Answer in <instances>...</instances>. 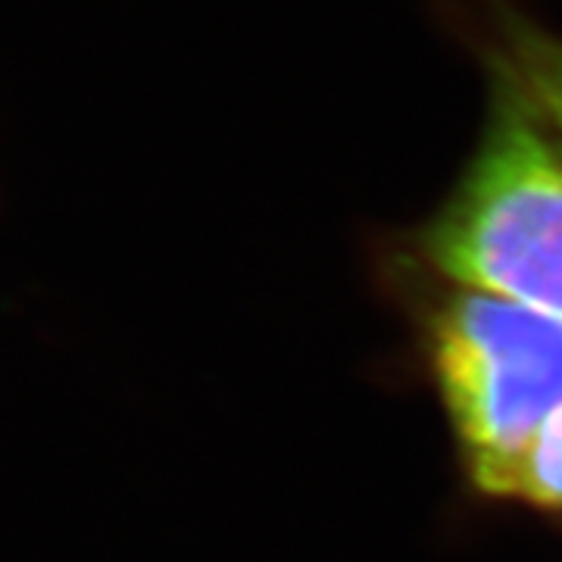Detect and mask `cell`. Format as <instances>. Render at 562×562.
<instances>
[{"label":"cell","mask_w":562,"mask_h":562,"mask_svg":"<svg viewBox=\"0 0 562 562\" xmlns=\"http://www.w3.org/2000/svg\"><path fill=\"white\" fill-rule=\"evenodd\" d=\"M472 484L491 497H513L562 513V406L535 428L509 460Z\"/></svg>","instance_id":"4"},{"label":"cell","mask_w":562,"mask_h":562,"mask_svg":"<svg viewBox=\"0 0 562 562\" xmlns=\"http://www.w3.org/2000/svg\"><path fill=\"white\" fill-rule=\"evenodd\" d=\"M419 250L457 288L562 322V135L494 63L482 135Z\"/></svg>","instance_id":"1"},{"label":"cell","mask_w":562,"mask_h":562,"mask_svg":"<svg viewBox=\"0 0 562 562\" xmlns=\"http://www.w3.org/2000/svg\"><path fill=\"white\" fill-rule=\"evenodd\" d=\"M431 360L469 479H482L562 406V322L457 288L431 322Z\"/></svg>","instance_id":"2"},{"label":"cell","mask_w":562,"mask_h":562,"mask_svg":"<svg viewBox=\"0 0 562 562\" xmlns=\"http://www.w3.org/2000/svg\"><path fill=\"white\" fill-rule=\"evenodd\" d=\"M491 63L519 81V88L562 135V35H553L516 10H503Z\"/></svg>","instance_id":"3"}]
</instances>
